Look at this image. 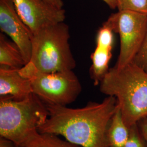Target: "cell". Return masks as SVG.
<instances>
[{"label":"cell","mask_w":147,"mask_h":147,"mask_svg":"<svg viewBox=\"0 0 147 147\" xmlns=\"http://www.w3.org/2000/svg\"><path fill=\"white\" fill-rule=\"evenodd\" d=\"M0 28L16 43L26 62L31 57L33 34L16 11L11 0H0Z\"/></svg>","instance_id":"8"},{"label":"cell","mask_w":147,"mask_h":147,"mask_svg":"<svg viewBox=\"0 0 147 147\" xmlns=\"http://www.w3.org/2000/svg\"><path fill=\"white\" fill-rule=\"evenodd\" d=\"M125 147H147L137 124L130 127V134Z\"/></svg>","instance_id":"15"},{"label":"cell","mask_w":147,"mask_h":147,"mask_svg":"<svg viewBox=\"0 0 147 147\" xmlns=\"http://www.w3.org/2000/svg\"><path fill=\"white\" fill-rule=\"evenodd\" d=\"M118 11H129L147 14V0H116Z\"/></svg>","instance_id":"14"},{"label":"cell","mask_w":147,"mask_h":147,"mask_svg":"<svg viewBox=\"0 0 147 147\" xmlns=\"http://www.w3.org/2000/svg\"><path fill=\"white\" fill-rule=\"evenodd\" d=\"M130 134V127L123 119L118 105L108 128L107 140L108 147H125Z\"/></svg>","instance_id":"11"},{"label":"cell","mask_w":147,"mask_h":147,"mask_svg":"<svg viewBox=\"0 0 147 147\" xmlns=\"http://www.w3.org/2000/svg\"><path fill=\"white\" fill-rule=\"evenodd\" d=\"M137 124L147 147V116L141 119Z\"/></svg>","instance_id":"17"},{"label":"cell","mask_w":147,"mask_h":147,"mask_svg":"<svg viewBox=\"0 0 147 147\" xmlns=\"http://www.w3.org/2000/svg\"><path fill=\"white\" fill-rule=\"evenodd\" d=\"M114 42V32L104 22L97 32L96 47L90 56L92 63L89 73L95 86L100 84L110 69Z\"/></svg>","instance_id":"9"},{"label":"cell","mask_w":147,"mask_h":147,"mask_svg":"<svg viewBox=\"0 0 147 147\" xmlns=\"http://www.w3.org/2000/svg\"><path fill=\"white\" fill-rule=\"evenodd\" d=\"M26 64L22 54L16 43L0 34V65L20 69Z\"/></svg>","instance_id":"12"},{"label":"cell","mask_w":147,"mask_h":147,"mask_svg":"<svg viewBox=\"0 0 147 147\" xmlns=\"http://www.w3.org/2000/svg\"><path fill=\"white\" fill-rule=\"evenodd\" d=\"M69 28L64 22L33 34L30 63L45 73L73 70L76 67L69 44Z\"/></svg>","instance_id":"4"},{"label":"cell","mask_w":147,"mask_h":147,"mask_svg":"<svg viewBox=\"0 0 147 147\" xmlns=\"http://www.w3.org/2000/svg\"><path fill=\"white\" fill-rule=\"evenodd\" d=\"M132 62L147 73V32L142 45Z\"/></svg>","instance_id":"16"},{"label":"cell","mask_w":147,"mask_h":147,"mask_svg":"<svg viewBox=\"0 0 147 147\" xmlns=\"http://www.w3.org/2000/svg\"><path fill=\"white\" fill-rule=\"evenodd\" d=\"M19 69L0 67V98L21 100L33 93L30 81Z\"/></svg>","instance_id":"10"},{"label":"cell","mask_w":147,"mask_h":147,"mask_svg":"<svg viewBox=\"0 0 147 147\" xmlns=\"http://www.w3.org/2000/svg\"><path fill=\"white\" fill-rule=\"evenodd\" d=\"M16 11L33 34L64 22L65 11L45 0H11Z\"/></svg>","instance_id":"7"},{"label":"cell","mask_w":147,"mask_h":147,"mask_svg":"<svg viewBox=\"0 0 147 147\" xmlns=\"http://www.w3.org/2000/svg\"><path fill=\"white\" fill-rule=\"evenodd\" d=\"M20 147H80L59 138L57 135L39 132Z\"/></svg>","instance_id":"13"},{"label":"cell","mask_w":147,"mask_h":147,"mask_svg":"<svg viewBox=\"0 0 147 147\" xmlns=\"http://www.w3.org/2000/svg\"><path fill=\"white\" fill-rule=\"evenodd\" d=\"M47 2L52 4L53 5H55L60 8H63V4L62 0H45Z\"/></svg>","instance_id":"18"},{"label":"cell","mask_w":147,"mask_h":147,"mask_svg":"<svg viewBox=\"0 0 147 147\" xmlns=\"http://www.w3.org/2000/svg\"><path fill=\"white\" fill-rule=\"evenodd\" d=\"M47 105L34 93L21 99L0 98V135L21 147L38 133L49 117Z\"/></svg>","instance_id":"3"},{"label":"cell","mask_w":147,"mask_h":147,"mask_svg":"<svg viewBox=\"0 0 147 147\" xmlns=\"http://www.w3.org/2000/svg\"><path fill=\"white\" fill-rule=\"evenodd\" d=\"M105 3L108 5L111 9H116L117 8L116 0H102Z\"/></svg>","instance_id":"19"},{"label":"cell","mask_w":147,"mask_h":147,"mask_svg":"<svg viewBox=\"0 0 147 147\" xmlns=\"http://www.w3.org/2000/svg\"><path fill=\"white\" fill-rule=\"evenodd\" d=\"M46 105L49 115L39 127L40 133L62 136L80 147H108L107 130L118 108L115 96H107L100 102L90 101L81 108Z\"/></svg>","instance_id":"1"},{"label":"cell","mask_w":147,"mask_h":147,"mask_svg":"<svg viewBox=\"0 0 147 147\" xmlns=\"http://www.w3.org/2000/svg\"><path fill=\"white\" fill-rule=\"evenodd\" d=\"M99 85L102 93L116 98L129 127L147 116V73L133 62L110 69Z\"/></svg>","instance_id":"2"},{"label":"cell","mask_w":147,"mask_h":147,"mask_svg":"<svg viewBox=\"0 0 147 147\" xmlns=\"http://www.w3.org/2000/svg\"><path fill=\"white\" fill-rule=\"evenodd\" d=\"M120 38L117 68L131 63L142 45L147 32V14L129 11H118L104 22Z\"/></svg>","instance_id":"6"},{"label":"cell","mask_w":147,"mask_h":147,"mask_svg":"<svg viewBox=\"0 0 147 147\" xmlns=\"http://www.w3.org/2000/svg\"><path fill=\"white\" fill-rule=\"evenodd\" d=\"M19 71L30 81L33 93L46 105L67 106L76 100L82 91L81 83L73 70L45 73L28 62Z\"/></svg>","instance_id":"5"}]
</instances>
